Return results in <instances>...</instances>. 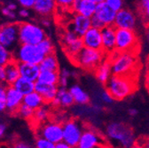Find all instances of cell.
<instances>
[{
  "label": "cell",
  "instance_id": "1",
  "mask_svg": "<svg viewBox=\"0 0 149 148\" xmlns=\"http://www.w3.org/2000/svg\"><path fill=\"white\" fill-rule=\"evenodd\" d=\"M107 58L111 63L113 75L135 76L139 67V60L135 52L115 51L107 55Z\"/></svg>",
  "mask_w": 149,
  "mask_h": 148
},
{
  "label": "cell",
  "instance_id": "2",
  "mask_svg": "<svg viewBox=\"0 0 149 148\" xmlns=\"http://www.w3.org/2000/svg\"><path fill=\"white\" fill-rule=\"evenodd\" d=\"M106 90L115 100H123L132 95L137 89L135 76L113 75L105 84Z\"/></svg>",
  "mask_w": 149,
  "mask_h": 148
},
{
  "label": "cell",
  "instance_id": "3",
  "mask_svg": "<svg viewBox=\"0 0 149 148\" xmlns=\"http://www.w3.org/2000/svg\"><path fill=\"white\" fill-rule=\"evenodd\" d=\"M106 136L109 140L118 144L120 148H130L137 142L133 129L126 123L119 122L107 125Z\"/></svg>",
  "mask_w": 149,
  "mask_h": 148
},
{
  "label": "cell",
  "instance_id": "4",
  "mask_svg": "<svg viewBox=\"0 0 149 148\" xmlns=\"http://www.w3.org/2000/svg\"><path fill=\"white\" fill-rule=\"evenodd\" d=\"M107 54L103 50H95L84 47L71 61L86 71H95L98 66L106 59Z\"/></svg>",
  "mask_w": 149,
  "mask_h": 148
},
{
  "label": "cell",
  "instance_id": "5",
  "mask_svg": "<svg viewBox=\"0 0 149 148\" xmlns=\"http://www.w3.org/2000/svg\"><path fill=\"white\" fill-rule=\"evenodd\" d=\"M13 60L19 63L39 65L45 57V54L37 44H20L14 51H13Z\"/></svg>",
  "mask_w": 149,
  "mask_h": 148
},
{
  "label": "cell",
  "instance_id": "6",
  "mask_svg": "<svg viewBox=\"0 0 149 148\" xmlns=\"http://www.w3.org/2000/svg\"><path fill=\"white\" fill-rule=\"evenodd\" d=\"M46 38L43 28L31 23H19V41L20 44H38Z\"/></svg>",
  "mask_w": 149,
  "mask_h": 148
},
{
  "label": "cell",
  "instance_id": "7",
  "mask_svg": "<svg viewBox=\"0 0 149 148\" xmlns=\"http://www.w3.org/2000/svg\"><path fill=\"white\" fill-rule=\"evenodd\" d=\"M139 47V38L134 30L116 28V51L135 52Z\"/></svg>",
  "mask_w": 149,
  "mask_h": 148
},
{
  "label": "cell",
  "instance_id": "8",
  "mask_svg": "<svg viewBox=\"0 0 149 148\" xmlns=\"http://www.w3.org/2000/svg\"><path fill=\"white\" fill-rule=\"evenodd\" d=\"M37 137L44 138L54 144L63 141V128L62 124L57 122L46 121L36 126Z\"/></svg>",
  "mask_w": 149,
  "mask_h": 148
},
{
  "label": "cell",
  "instance_id": "9",
  "mask_svg": "<svg viewBox=\"0 0 149 148\" xmlns=\"http://www.w3.org/2000/svg\"><path fill=\"white\" fill-rule=\"evenodd\" d=\"M63 128V142L76 148L85 126L78 120L70 119L62 124Z\"/></svg>",
  "mask_w": 149,
  "mask_h": 148
},
{
  "label": "cell",
  "instance_id": "10",
  "mask_svg": "<svg viewBox=\"0 0 149 148\" xmlns=\"http://www.w3.org/2000/svg\"><path fill=\"white\" fill-rule=\"evenodd\" d=\"M61 44L65 53L71 60L84 47L82 38L76 35L70 29H67L61 35Z\"/></svg>",
  "mask_w": 149,
  "mask_h": 148
},
{
  "label": "cell",
  "instance_id": "11",
  "mask_svg": "<svg viewBox=\"0 0 149 148\" xmlns=\"http://www.w3.org/2000/svg\"><path fill=\"white\" fill-rule=\"evenodd\" d=\"M0 44L14 51L20 44L19 41V23H8L1 26L0 32Z\"/></svg>",
  "mask_w": 149,
  "mask_h": 148
},
{
  "label": "cell",
  "instance_id": "12",
  "mask_svg": "<svg viewBox=\"0 0 149 148\" xmlns=\"http://www.w3.org/2000/svg\"><path fill=\"white\" fill-rule=\"evenodd\" d=\"M103 144H107L105 138L95 129L88 127L84 128L76 148H95Z\"/></svg>",
  "mask_w": 149,
  "mask_h": 148
},
{
  "label": "cell",
  "instance_id": "13",
  "mask_svg": "<svg viewBox=\"0 0 149 148\" xmlns=\"http://www.w3.org/2000/svg\"><path fill=\"white\" fill-rule=\"evenodd\" d=\"M137 25V18L135 14L128 9L123 8L116 12L114 26L116 28H124L134 30Z\"/></svg>",
  "mask_w": 149,
  "mask_h": 148
},
{
  "label": "cell",
  "instance_id": "14",
  "mask_svg": "<svg viewBox=\"0 0 149 148\" xmlns=\"http://www.w3.org/2000/svg\"><path fill=\"white\" fill-rule=\"evenodd\" d=\"M24 95L17 90L13 85L6 88V110L10 114L16 115L20 106L23 103Z\"/></svg>",
  "mask_w": 149,
  "mask_h": 148
},
{
  "label": "cell",
  "instance_id": "15",
  "mask_svg": "<svg viewBox=\"0 0 149 148\" xmlns=\"http://www.w3.org/2000/svg\"><path fill=\"white\" fill-rule=\"evenodd\" d=\"M84 46L86 48L102 50V36L101 29L91 27L82 36Z\"/></svg>",
  "mask_w": 149,
  "mask_h": 148
},
{
  "label": "cell",
  "instance_id": "16",
  "mask_svg": "<svg viewBox=\"0 0 149 148\" xmlns=\"http://www.w3.org/2000/svg\"><path fill=\"white\" fill-rule=\"evenodd\" d=\"M116 15V12L110 8L105 2H103L96 6L95 13L92 16L97 18L104 25V27H106V26L114 25Z\"/></svg>",
  "mask_w": 149,
  "mask_h": 148
},
{
  "label": "cell",
  "instance_id": "17",
  "mask_svg": "<svg viewBox=\"0 0 149 148\" xmlns=\"http://www.w3.org/2000/svg\"><path fill=\"white\" fill-rule=\"evenodd\" d=\"M116 28L114 25L106 26L101 29L102 50L107 55L116 51Z\"/></svg>",
  "mask_w": 149,
  "mask_h": 148
},
{
  "label": "cell",
  "instance_id": "18",
  "mask_svg": "<svg viewBox=\"0 0 149 148\" xmlns=\"http://www.w3.org/2000/svg\"><path fill=\"white\" fill-rule=\"evenodd\" d=\"M91 27V18L85 17L81 14L74 13V16L70 22L69 29L80 38L85 34V32Z\"/></svg>",
  "mask_w": 149,
  "mask_h": 148
},
{
  "label": "cell",
  "instance_id": "19",
  "mask_svg": "<svg viewBox=\"0 0 149 148\" xmlns=\"http://www.w3.org/2000/svg\"><path fill=\"white\" fill-rule=\"evenodd\" d=\"M59 90V85H53V84H47L41 83L39 81H36L35 83V91L39 93L45 104H51L52 99L57 95V92Z\"/></svg>",
  "mask_w": 149,
  "mask_h": 148
},
{
  "label": "cell",
  "instance_id": "20",
  "mask_svg": "<svg viewBox=\"0 0 149 148\" xmlns=\"http://www.w3.org/2000/svg\"><path fill=\"white\" fill-rule=\"evenodd\" d=\"M74 103V98L70 93L69 90L63 87H59L56 97L51 102V105L54 107H69Z\"/></svg>",
  "mask_w": 149,
  "mask_h": 148
},
{
  "label": "cell",
  "instance_id": "21",
  "mask_svg": "<svg viewBox=\"0 0 149 148\" xmlns=\"http://www.w3.org/2000/svg\"><path fill=\"white\" fill-rule=\"evenodd\" d=\"M96 4L90 0H76L72 6L74 13L84 15L85 17L91 18L96 10Z\"/></svg>",
  "mask_w": 149,
  "mask_h": 148
},
{
  "label": "cell",
  "instance_id": "22",
  "mask_svg": "<svg viewBox=\"0 0 149 148\" xmlns=\"http://www.w3.org/2000/svg\"><path fill=\"white\" fill-rule=\"evenodd\" d=\"M19 70H20V75L22 77L32 82L37 81L41 71L39 65L29 63H19Z\"/></svg>",
  "mask_w": 149,
  "mask_h": 148
},
{
  "label": "cell",
  "instance_id": "23",
  "mask_svg": "<svg viewBox=\"0 0 149 148\" xmlns=\"http://www.w3.org/2000/svg\"><path fill=\"white\" fill-rule=\"evenodd\" d=\"M57 8L55 0H36L33 9L44 17L52 15Z\"/></svg>",
  "mask_w": 149,
  "mask_h": 148
},
{
  "label": "cell",
  "instance_id": "24",
  "mask_svg": "<svg viewBox=\"0 0 149 148\" xmlns=\"http://www.w3.org/2000/svg\"><path fill=\"white\" fill-rule=\"evenodd\" d=\"M95 76L97 78V80L102 83V84H106L108 80L110 79V77L113 76V73H112V67H111V63L109 61V60L107 58L105 59L99 66L98 67L95 69Z\"/></svg>",
  "mask_w": 149,
  "mask_h": 148
},
{
  "label": "cell",
  "instance_id": "25",
  "mask_svg": "<svg viewBox=\"0 0 149 148\" xmlns=\"http://www.w3.org/2000/svg\"><path fill=\"white\" fill-rule=\"evenodd\" d=\"M6 70V83L12 85L19 77L21 76L19 70V63L15 60H12L6 65H5Z\"/></svg>",
  "mask_w": 149,
  "mask_h": 148
},
{
  "label": "cell",
  "instance_id": "26",
  "mask_svg": "<svg viewBox=\"0 0 149 148\" xmlns=\"http://www.w3.org/2000/svg\"><path fill=\"white\" fill-rule=\"evenodd\" d=\"M69 91L72 94L74 103L79 105H86L90 102V96L85 90H84L78 84H74L69 88Z\"/></svg>",
  "mask_w": 149,
  "mask_h": 148
},
{
  "label": "cell",
  "instance_id": "27",
  "mask_svg": "<svg viewBox=\"0 0 149 148\" xmlns=\"http://www.w3.org/2000/svg\"><path fill=\"white\" fill-rule=\"evenodd\" d=\"M23 103L25 105L29 106V107H31L34 110L39 108L40 106H44L45 104L43 97L35 90L30 92V93H29V94L24 95Z\"/></svg>",
  "mask_w": 149,
  "mask_h": 148
},
{
  "label": "cell",
  "instance_id": "28",
  "mask_svg": "<svg viewBox=\"0 0 149 148\" xmlns=\"http://www.w3.org/2000/svg\"><path fill=\"white\" fill-rule=\"evenodd\" d=\"M35 83L36 82H32V81H29L28 79H25L20 76L12 85L17 90L20 91L22 94L26 95L35 90Z\"/></svg>",
  "mask_w": 149,
  "mask_h": 148
},
{
  "label": "cell",
  "instance_id": "29",
  "mask_svg": "<svg viewBox=\"0 0 149 148\" xmlns=\"http://www.w3.org/2000/svg\"><path fill=\"white\" fill-rule=\"evenodd\" d=\"M60 79V71L41 70L37 81L47 84L58 85Z\"/></svg>",
  "mask_w": 149,
  "mask_h": 148
},
{
  "label": "cell",
  "instance_id": "30",
  "mask_svg": "<svg viewBox=\"0 0 149 148\" xmlns=\"http://www.w3.org/2000/svg\"><path fill=\"white\" fill-rule=\"evenodd\" d=\"M41 70L59 71V61L54 52L45 55L44 60L39 64Z\"/></svg>",
  "mask_w": 149,
  "mask_h": 148
},
{
  "label": "cell",
  "instance_id": "31",
  "mask_svg": "<svg viewBox=\"0 0 149 148\" xmlns=\"http://www.w3.org/2000/svg\"><path fill=\"white\" fill-rule=\"evenodd\" d=\"M50 116V112H49V109L47 107L44 106H40L39 108H37L35 110V113H34V116L31 122H35V123L36 125H38L42 122H45L46 121H48Z\"/></svg>",
  "mask_w": 149,
  "mask_h": 148
},
{
  "label": "cell",
  "instance_id": "32",
  "mask_svg": "<svg viewBox=\"0 0 149 148\" xmlns=\"http://www.w3.org/2000/svg\"><path fill=\"white\" fill-rule=\"evenodd\" d=\"M34 113H35L34 109H32L29 106H27L24 103H22L20 106V107H19L16 115H20L23 119H26V120H29V121L31 122L32 119H33V116H34Z\"/></svg>",
  "mask_w": 149,
  "mask_h": 148
},
{
  "label": "cell",
  "instance_id": "33",
  "mask_svg": "<svg viewBox=\"0 0 149 148\" xmlns=\"http://www.w3.org/2000/svg\"><path fill=\"white\" fill-rule=\"evenodd\" d=\"M13 59V51L0 44V66L6 65Z\"/></svg>",
  "mask_w": 149,
  "mask_h": 148
},
{
  "label": "cell",
  "instance_id": "34",
  "mask_svg": "<svg viewBox=\"0 0 149 148\" xmlns=\"http://www.w3.org/2000/svg\"><path fill=\"white\" fill-rule=\"evenodd\" d=\"M37 45L39 46V48L41 49V51H42L45 55L54 52V46H53V44H52V42L49 38H45L43 41H41Z\"/></svg>",
  "mask_w": 149,
  "mask_h": 148
},
{
  "label": "cell",
  "instance_id": "35",
  "mask_svg": "<svg viewBox=\"0 0 149 148\" xmlns=\"http://www.w3.org/2000/svg\"><path fill=\"white\" fill-rule=\"evenodd\" d=\"M6 83H0V112L6 110Z\"/></svg>",
  "mask_w": 149,
  "mask_h": 148
},
{
  "label": "cell",
  "instance_id": "36",
  "mask_svg": "<svg viewBox=\"0 0 149 148\" xmlns=\"http://www.w3.org/2000/svg\"><path fill=\"white\" fill-rule=\"evenodd\" d=\"M55 145L56 144L41 137H37L36 140V148H55Z\"/></svg>",
  "mask_w": 149,
  "mask_h": 148
},
{
  "label": "cell",
  "instance_id": "37",
  "mask_svg": "<svg viewBox=\"0 0 149 148\" xmlns=\"http://www.w3.org/2000/svg\"><path fill=\"white\" fill-rule=\"evenodd\" d=\"M105 3L114 11L118 12L123 8V0H105Z\"/></svg>",
  "mask_w": 149,
  "mask_h": 148
},
{
  "label": "cell",
  "instance_id": "38",
  "mask_svg": "<svg viewBox=\"0 0 149 148\" xmlns=\"http://www.w3.org/2000/svg\"><path fill=\"white\" fill-rule=\"evenodd\" d=\"M58 7L62 9H72L73 4L76 0H55Z\"/></svg>",
  "mask_w": 149,
  "mask_h": 148
},
{
  "label": "cell",
  "instance_id": "39",
  "mask_svg": "<svg viewBox=\"0 0 149 148\" xmlns=\"http://www.w3.org/2000/svg\"><path fill=\"white\" fill-rule=\"evenodd\" d=\"M100 100L103 103H105L107 105H109V104L113 103L115 99H114L113 97L111 96V94L109 93V92L107 90H102L100 92Z\"/></svg>",
  "mask_w": 149,
  "mask_h": 148
},
{
  "label": "cell",
  "instance_id": "40",
  "mask_svg": "<svg viewBox=\"0 0 149 148\" xmlns=\"http://www.w3.org/2000/svg\"><path fill=\"white\" fill-rule=\"evenodd\" d=\"M139 10L141 14V17L143 18V20L146 22V23L149 24V1L147 2L146 5L139 8Z\"/></svg>",
  "mask_w": 149,
  "mask_h": 148
},
{
  "label": "cell",
  "instance_id": "41",
  "mask_svg": "<svg viewBox=\"0 0 149 148\" xmlns=\"http://www.w3.org/2000/svg\"><path fill=\"white\" fill-rule=\"evenodd\" d=\"M11 148H34L31 145L23 142V141H17L13 143L11 146Z\"/></svg>",
  "mask_w": 149,
  "mask_h": 148
},
{
  "label": "cell",
  "instance_id": "42",
  "mask_svg": "<svg viewBox=\"0 0 149 148\" xmlns=\"http://www.w3.org/2000/svg\"><path fill=\"white\" fill-rule=\"evenodd\" d=\"M17 1L24 8H33L36 0H17Z\"/></svg>",
  "mask_w": 149,
  "mask_h": 148
},
{
  "label": "cell",
  "instance_id": "43",
  "mask_svg": "<svg viewBox=\"0 0 149 148\" xmlns=\"http://www.w3.org/2000/svg\"><path fill=\"white\" fill-rule=\"evenodd\" d=\"M2 13H3L5 16H6L7 18H9V19H15V18H16V14H15L14 11L10 10V9L7 8L6 6L4 7V8L2 9Z\"/></svg>",
  "mask_w": 149,
  "mask_h": 148
},
{
  "label": "cell",
  "instance_id": "44",
  "mask_svg": "<svg viewBox=\"0 0 149 148\" xmlns=\"http://www.w3.org/2000/svg\"><path fill=\"white\" fill-rule=\"evenodd\" d=\"M68 77H64V76H60V79H59V86L60 87H63V88H67L68 84Z\"/></svg>",
  "mask_w": 149,
  "mask_h": 148
},
{
  "label": "cell",
  "instance_id": "45",
  "mask_svg": "<svg viewBox=\"0 0 149 148\" xmlns=\"http://www.w3.org/2000/svg\"><path fill=\"white\" fill-rule=\"evenodd\" d=\"M0 83H6V70H5V66H0Z\"/></svg>",
  "mask_w": 149,
  "mask_h": 148
},
{
  "label": "cell",
  "instance_id": "46",
  "mask_svg": "<svg viewBox=\"0 0 149 148\" xmlns=\"http://www.w3.org/2000/svg\"><path fill=\"white\" fill-rule=\"evenodd\" d=\"M60 76H64V77H68L69 78L72 76V73L70 70H68V68H63L60 71Z\"/></svg>",
  "mask_w": 149,
  "mask_h": 148
},
{
  "label": "cell",
  "instance_id": "47",
  "mask_svg": "<svg viewBox=\"0 0 149 148\" xmlns=\"http://www.w3.org/2000/svg\"><path fill=\"white\" fill-rule=\"evenodd\" d=\"M140 143L143 144V145L146 147V148H149V136L147 137H144V138H141L139 139H138Z\"/></svg>",
  "mask_w": 149,
  "mask_h": 148
},
{
  "label": "cell",
  "instance_id": "48",
  "mask_svg": "<svg viewBox=\"0 0 149 148\" xmlns=\"http://www.w3.org/2000/svg\"><path fill=\"white\" fill-rule=\"evenodd\" d=\"M55 148H74V147H71L70 145H68V144H66L65 142H60L58 144H56L55 145Z\"/></svg>",
  "mask_w": 149,
  "mask_h": 148
},
{
  "label": "cell",
  "instance_id": "49",
  "mask_svg": "<svg viewBox=\"0 0 149 148\" xmlns=\"http://www.w3.org/2000/svg\"><path fill=\"white\" fill-rule=\"evenodd\" d=\"M19 14H20V16L23 17V18H26L29 15V12L28 11L27 8H23L22 10H20V12H19Z\"/></svg>",
  "mask_w": 149,
  "mask_h": 148
},
{
  "label": "cell",
  "instance_id": "50",
  "mask_svg": "<svg viewBox=\"0 0 149 148\" xmlns=\"http://www.w3.org/2000/svg\"><path fill=\"white\" fill-rule=\"evenodd\" d=\"M42 24H43L45 27L48 28V27H50V25H51V21L48 19L47 17H45L44 19L42 20Z\"/></svg>",
  "mask_w": 149,
  "mask_h": 148
},
{
  "label": "cell",
  "instance_id": "51",
  "mask_svg": "<svg viewBox=\"0 0 149 148\" xmlns=\"http://www.w3.org/2000/svg\"><path fill=\"white\" fill-rule=\"evenodd\" d=\"M6 127L5 124H0V138H1L4 136L5 131H6Z\"/></svg>",
  "mask_w": 149,
  "mask_h": 148
},
{
  "label": "cell",
  "instance_id": "52",
  "mask_svg": "<svg viewBox=\"0 0 149 148\" xmlns=\"http://www.w3.org/2000/svg\"><path fill=\"white\" fill-rule=\"evenodd\" d=\"M128 112H129V115H132V116H135L138 115V110L135 108H130Z\"/></svg>",
  "mask_w": 149,
  "mask_h": 148
},
{
  "label": "cell",
  "instance_id": "53",
  "mask_svg": "<svg viewBox=\"0 0 149 148\" xmlns=\"http://www.w3.org/2000/svg\"><path fill=\"white\" fill-rule=\"evenodd\" d=\"M130 148H146L144 145H143V144L142 143H140L139 140H137V142L132 146V147H130Z\"/></svg>",
  "mask_w": 149,
  "mask_h": 148
},
{
  "label": "cell",
  "instance_id": "54",
  "mask_svg": "<svg viewBox=\"0 0 149 148\" xmlns=\"http://www.w3.org/2000/svg\"><path fill=\"white\" fill-rule=\"evenodd\" d=\"M7 8H9L10 10H12V11H15L16 10V8H17V6L14 4V3H9L8 5H7V6H6Z\"/></svg>",
  "mask_w": 149,
  "mask_h": 148
},
{
  "label": "cell",
  "instance_id": "55",
  "mask_svg": "<svg viewBox=\"0 0 149 148\" xmlns=\"http://www.w3.org/2000/svg\"><path fill=\"white\" fill-rule=\"evenodd\" d=\"M95 148H111V147L107 144H103V145H99V146H97Z\"/></svg>",
  "mask_w": 149,
  "mask_h": 148
},
{
  "label": "cell",
  "instance_id": "56",
  "mask_svg": "<svg viewBox=\"0 0 149 148\" xmlns=\"http://www.w3.org/2000/svg\"><path fill=\"white\" fill-rule=\"evenodd\" d=\"M90 1H91V2H93L94 4L98 5V4H100V3L105 2V0H90Z\"/></svg>",
  "mask_w": 149,
  "mask_h": 148
},
{
  "label": "cell",
  "instance_id": "57",
  "mask_svg": "<svg viewBox=\"0 0 149 148\" xmlns=\"http://www.w3.org/2000/svg\"><path fill=\"white\" fill-rule=\"evenodd\" d=\"M146 38H147V40H148V42H149V24H147V26H146Z\"/></svg>",
  "mask_w": 149,
  "mask_h": 148
},
{
  "label": "cell",
  "instance_id": "58",
  "mask_svg": "<svg viewBox=\"0 0 149 148\" xmlns=\"http://www.w3.org/2000/svg\"><path fill=\"white\" fill-rule=\"evenodd\" d=\"M147 71H149V59H148V62H147Z\"/></svg>",
  "mask_w": 149,
  "mask_h": 148
},
{
  "label": "cell",
  "instance_id": "59",
  "mask_svg": "<svg viewBox=\"0 0 149 148\" xmlns=\"http://www.w3.org/2000/svg\"><path fill=\"white\" fill-rule=\"evenodd\" d=\"M146 88H147V90H148V91H149V86H147Z\"/></svg>",
  "mask_w": 149,
  "mask_h": 148
},
{
  "label": "cell",
  "instance_id": "60",
  "mask_svg": "<svg viewBox=\"0 0 149 148\" xmlns=\"http://www.w3.org/2000/svg\"><path fill=\"white\" fill-rule=\"evenodd\" d=\"M0 32H1V27H0Z\"/></svg>",
  "mask_w": 149,
  "mask_h": 148
},
{
  "label": "cell",
  "instance_id": "61",
  "mask_svg": "<svg viewBox=\"0 0 149 148\" xmlns=\"http://www.w3.org/2000/svg\"><path fill=\"white\" fill-rule=\"evenodd\" d=\"M0 1H3V0H0Z\"/></svg>",
  "mask_w": 149,
  "mask_h": 148
}]
</instances>
